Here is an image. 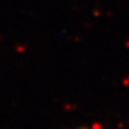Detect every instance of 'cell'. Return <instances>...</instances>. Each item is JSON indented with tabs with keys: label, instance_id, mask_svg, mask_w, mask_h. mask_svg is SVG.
Wrapping results in <instances>:
<instances>
[{
	"label": "cell",
	"instance_id": "cell-1",
	"mask_svg": "<svg viewBox=\"0 0 129 129\" xmlns=\"http://www.w3.org/2000/svg\"><path fill=\"white\" fill-rule=\"evenodd\" d=\"M75 129H96V128H88V127H80V128H75Z\"/></svg>",
	"mask_w": 129,
	"mask_h": 129
}]
</instances>
